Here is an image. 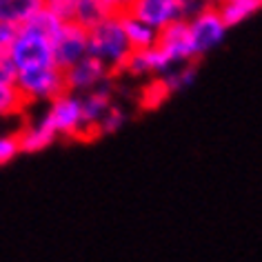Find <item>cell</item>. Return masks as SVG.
<instances>
[{"label": "cell", "mask_w": 262, "mask_h": 262, "mask_svg": "<svg viewBox=\"0 0 262 262\" xmlns=\"http://www.w3.org/2000/svg\"><path fill=\"white\" fill-rule=\"evenodd\" d=\"M171 98V91L165 84L162 78H149L147 84L142 87L140 91V107L151 111V109H158L162 102H167Z\"/></svg>", "instance_id": "obj_19"}, {"label": "cell", "mask_w": 262, "mask_h": 262, "mask_svg": "<svg viewBox=\"0 0 262 262\" xmlns=\"http://www.w3.org/2000/svg\"><path fill=\"white\" fill-rule=\"evenodd\" d=\"M18 136V145H20V154H38L45 151L47 147H51L58 140L51 129L40 120V116L34 118L31 122H27L25 127L16 131Z\"/></svg>", "instance_id": "obj_12"}, {"label": "cell", "mask_w": 262, "mask_h": 262, "mask_svg": "<svg viewBox=\"0 0 262 262\" xmlns=\"http://www.w3.org/2000/svg\"><path fill=\"white\" fill-rule=\"evenodd\" d=\"M122 27H124V36H127L131 51L151 49V47H156V42H158V31L129 14L122 16Z\"/></svg>", "instance_id": "obj_15"}, {"label": "cell", "mask_w": 262, "mask_h": 262, "mask_svg": "<svg viewBox=\"0 0 262 262\" xmlns=\"http://www.w3.org/2000/svg\"><path fill=\"white\" fill-rule=\"evenodd\" d=\"M107 16H111V14H107V9H104L98 0H78L76 14H74V20L71 23L80 25L82 29L89 31V29H94L96 25H100Z\"/></svg>", "instance_id": "obj_17"}, {"label": "cell", "mask_w": 262, "mask_h": 262, "mask_svg": "<svg viewBox=\"0 0 262 262\" xmlns=\"http://www.w3.org/2000/svg\"><path fill=\"white\" fill-rule=\"evenodd\" d=\"M127 111H124L120 104H114L107 114H104V118L100 120V124H98V136H109V134H118L124 122H127Z\"/></svg>", "instance_id": "obj_21"}, {"label": "cell", "mask_w": 262, "mask_h": 262, "mask_svg": "<svg viewBox=\"0 0 262 262\" xmlns=\"http://www.w3.org/2000/svg\"><path fill=\"white\" fill-rule=\"evenodd\" d=\"M165 84L169 87V91L178 94V91H185L187 87H191L198 78V64L195 62H187V64H178V67H171L165 76H160Z\"/></svg>", "instance_id": "obj_18"}, {"label": "cell", "mask_w": 262, "mask_h": 262, "mask_svg": "<svg viewBox=\"0 0 262 262\" xmlns=\"http://www.w3.org/2000/svg\"><path fill=\"white\" fill-rule=\"evenodd\" d=\"M16 89L20 91L23 100L27 107L34 104H47L54 98L67 91L64 84V71L58 69L56 64L51 67H40V69H31V71H20L14 78Z\"/></svg>", "instance_id": "obj_4"}, {"label": "cell", "mask_w": 262, "mask_h": 262, "mask_svg": "<svg viewBox=\"0 0 262 262\" xmlns=\"http://www.w3.org/2000/svg\"><path fill=\"white\" fill-rule=\"evenodd\" d=\"M187 27H189V38H191L195 58H202V56L211 54L213 49H218L220 45L225 42L227 31H229V27L220 18L215 7L202 11V14L193 16V18H189Z\"/></svg>", "instance_id": "obj_5"}, {"label": "cell", "mask_w": 262, "mask_h": 262, "mask_svg": "<svg viewBox=\"0 0 262 262\" xmlns=\"http://www.w3.org/2000/svg\"><path fill=\"white\" fill-rule=\"evenodd\" d=\"M215 9L229 29L238 27L262 9V0H215Z\"/></svg>", "instance_id": "obj_14"}, {"label": "cell", "mask_w": 262, "mask_h": 262, "mask_svg": "<svg viewBox=\"0 0 262 262\" xmlns=\"http://www.w3.org/2000/svg\"><path fill=\"white\" fill-rule=\"evenodd\" d=\"M156 47L160 49V54L167 58L171 67L198 60L195 51H193V45H191V38H189L187 20L173 23V25H169L167 29L158 31V42H156Z\"/></svg>", "instance_id": "obj_8"}, {"label": "cell", "mask_w": 262, "mask_h": 262, "mask_svg": "<svg viewBox=\"0 0 262 262\" xmlns=\"http://www.w3.org/2000/svg\"><path fill=\"white\" fill-rule=\"evenodd\" d=\"M9 64L16 74L31 71L40 67H51L54 62V49H51V38H47L34 27H20L16 34V40L7 54Z\"/></svg>", "instance_id": "obj_2"}, {"label": "cell", "mask_w": 262, "mask_h": 262, "mask_svg": "<svg viewBox=\"0 0 262 262\" xmlns=\"http://www.w3.org/2000/svg\"><path fill=\"white\" fill-rule=\"evenodd\" d=\"M27 109L20 91L16 89L14 82L9 84H0V122L11 120V118H20Z\"/></svg>", "instance_id": "obj_16"}, {"label": "cell", "mask_w": 262, "mask_h": 262, "mask_svg": "<svg viewBox=\"0 0 262 262\" xmlns=\"http://www.w3.org/2000/svg\"><path fill=\"white\" fill-rule=\"evenodd\" d=\"M16 156H20V145H18L16 131H3L0 134V167L9 165Z\"/></svg>", "instance_id": "obj_22"}, {"label": "cell", "mask_w": 262, "mask_h": 262, "mask_svg": "<svg viewBox=\"0 0 262 262\" xmlns=\"http://www.w3.org/2000/svg\"><path fill=\"white\" fill-rule=\"evenodd\" d=\"M131 54L124 36L122 16H107L100 25L89 29V56L109 69L111 76L122 74V67Z\"/></svg>", "instance_id": "obj_1"}, {"label": "cell", "mask_w": 262, "mask_h": 262, "mask_svg": "<svg viewBox=\"0 0 262 262\" xmlns=\"http://www.w3.org/2000/svg\"><path fill=\"white\" fill-rule=\"evenodd\" d=\"M98 3L107 9V14H111V16H124V14H129L134 0H98Z\"/></svg>", "instance_id": "obj_26"}, {"label": "cell", "mask_w": 262, "mask_h": 262, "mask_svg": "<svg viewBox=\"0 0 262 262\" xmlns=\"http://www.w3.org/2000/svg\"><path fill=\"white\" fill-rule=\"evenodd\" d=\"M62 25H64V23L60 20V18L54 16L51 11H47V9L42 7V9L38 11V14L27 23V27H34L36 31H40V34H45L47 38H51V40H54V36L58 34V31H60Z\"/></svg>", "instance_id": "obj_20"}, {"label": "cell", "mask_w": 262, "mask_h": 262, "mask_svg": "<svg viewBox=\"0 0 262 262\" xmlns=\"http://www.w3.org/2000/svg\"><path fill=\"white\" fill-rule=\"evenodd\" d=\"M111 80H114V76L109 74V69L91 56L82 58L80 62H76L74 67H69L64 71L67 91L69 94H76V96H82V94H87V91L100 87V84H107Z\"/></svg>", "instance_id": "obj_9"}, {"label": "cell", "mask_w": 262, "mask_h": 262, "mask_svg": "<svg viewBox=\"0 0 262 262\" xmlns=\"http://www.w3.org/2000/svg\"><path fill=\"white\" fill-rule=\"evenodd\" d=\"M42 7L45 0H0V23L20 29Z\"/></svg>", "instance_id": "obj_13"}, {"label": "cell", "mask_w": 262, "mask_h": 262, "mask_svg": "<svg viewBox=\"0 0 262 262\" xmlns=\"http://www.w3.org/2000/svg\"><path fill=\"white\" fill-rule=\"evenodd\" d=\"M51 49H54L56 67L67 71L89 56V31L76 23H64L51 40Z\"/></svg>", "instance_id": "obj_6"}, {"label": "cell", "mask_w": 262, "mask_h": 262, "mask_svg": "<svg viewBox=\"0 0 262 262\" xmlns=\"http://www.w3.org/2000/svg\"><path fill=\"white\" fill-rule=\"evenodd\" d=\"M169 69H171V64L160 54V49L151 47L145 51H131L122 67V74H127L131 78H160Z\"/></svg>", "instance_id": "obj_11"}, {"label": "cell", "mask_w": 262, "mask_h": 262, "mask_svg": "<svg viewBox=\"0 0 262 262\" xmlns=\"http://www.w3.org/2000/svg\"><path fill=\"white\" fill-rule=\"evenodd\" d=\"M129 16L147 23L156 31H162L169 25L185 20V16H182V0H134Z\"/></svg>", "instance_id": "obj_7"}, {"label": "cell", "mask_w": 262, "mask_h": 262, "mask_svg": "<svg viewBox=\"0 0 262 262\" xmlns=\"http://www.w3.org/2000/svg\"><path fill=\"white\" fill-rule=\"evenodd\" d=\"M76 5H78V0H45V9L51 11L54 16H58L62 23L74 20Z\"/></svg>", "instance_id": "obj_23"}, {"label": "cell", "mask_w": 262, "mask_h": 262, "mask_svg": "<svg viewBox=\"0 0 262 262\" xmlns=\"http://www.w3.org/2000/svg\"><path fill=\"white\" fill-rule=\"evenodd\" d=\"M215 7V0H182V16L185 20L202 14V11Z\"/></svg>", "instance_id": "obj_24"}, {"label": "cell", "mask_w": 262, "mask_h": 262, "mask_svg": "<svg viewBox=\"0 0 262 262\" xmlns=\"http://www.w3.org/2000/svg\"><path fill=\"white\" fill-rule=\"evenodd\" d=\"M16 34H18L16 27L0 23V56H7L9 54L11 45H14V40H16Z\"/></svg>", "instance_id": "obj_25"}, {"label": "cell", "mask_w": 262, "mask_h": 262, "mask_svg": "<svg viewBox=\"0 0 262 262\" xmlns=\"http://www.w3.org/2000/svg\"><path fill=\"white\" fill-rule=\"evenodd\" d=\"M40 120L51 129L56 138H89L82 120L80 96L69 94V91L45 104Z\"/></svg>", "instance_id": "obj_3"}, {"label": "cell", "mask_w": 262, "mask_h": 262, "mask_svg": "<svg viewBox=\"0 0 262 262\" xmlns=\"http://www.w3.org/2000/svg\"><path fill=\"white\" fill-rule=\"evenodd\" d=\"M114 84H100V87L87 91L80 96V107H82V120L87 127V136L94 138L98 136V124L104 118V114L114 107Z\"/></svg>", "instance_id": "obj_10"}, {"label": "cell", "mask_w": 262, "mask_h": 262, "mask_svg": "<svg viewBox=\"0 0 262 262\" xmlns=\"http://www.w3.org/2000/svg\"><path fill=\"white\" fill-rule=\"evenodd\" d=\"M14 78H16V71H14V67L9 64L7 56H0V84L14 82Z\"/></svg>", "instance_id": "obj_27"}]
</instances>
